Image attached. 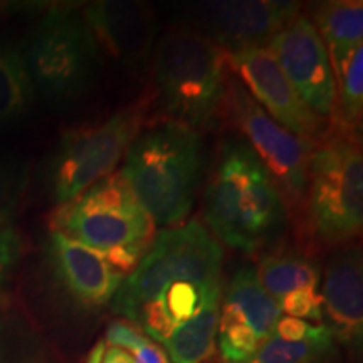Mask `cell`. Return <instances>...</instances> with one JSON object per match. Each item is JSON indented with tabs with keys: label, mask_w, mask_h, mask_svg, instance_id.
<instances>
[{
	"label": "cell",
	"mask_w": 363,
	"mask_h": 363,
	"mask_svg": "<svg viewBox=\"0 0 363 363\" xmlns=\"http://www.w3.org/2000/svg\"><path fill=\"white\" fill-rule=\"evenodd\" d=\"M224 249L201 220L157 230L140 264L111 301L162 347L177 330L220 308Z\"/></svg>",
	"instance_id": "cell-1"
},
{
	"label": "cell",
	"mask_w": 363,
	"mask_h": 363,
	"mask_svg": "<svg viewBox=\"0 0 363 363\" xmlns=\"http://www.w3.org/2000/svg\"><path fill=\"white\" fill-rule=\"evenodd\" d=\"M202 214L220 244L251 256L264 252L284 233L288 211L278 185L240 136L220 145Z\"/></svg>",
	"instance_id": "cell-2"
},
{
	"label": "cell",
	"mask_w": 363,
	"mask_h": 363,
	"mask_svg": "<svg viewBox=\"0 0 363 363\" xmlns=\"http://www.w3.org/2000/svg\"><path fill=\"white\" fill-rule=\"evenodd\" d=\"M120 172L153 224L162 229L185 224L202 174L201 135L169 120L143 126Z\"/></svg>",
	"instance_id": "cell-3"
},
{
	"label": "cell",
	"mask_w": 363,
	"mask_h": 363,
	"mask_svg": "<svg viewBox=\"0 0 363 363\" xmlns=\"http://www.w3.org/2000/svg\"><path fill=\"white\" fill-rule=\"evenodd\" d=\"M49 229L96 251L125 278L157 235V225L120 170L57 206L49 217Z\"/></svg>",
	"instance_id": "cell-4"
},
{
	"label": "cell",
	"mask_w": 363,
	"mask_h": 363,
	"mask_svg": "<svg viewBox=\"0 0 363 363\" xmlns=\"http://www.w3.org/2000/svg\"><path fill=\"white\" fill-rule=\"evenodd\" d=\"M152 71L163 120L199 131L220 115L229 66L225 52L199 30L179 27L163 34Z\"/></svg>",
	"instance_id": "cell-5"
},
{
	"label": "cell",
	"mask_w": 363,
	"mask_h": 363,
	"mask_svg": "<svg viewBox=\"0 0 363 363\" xmlns=\"http://www.w3.org/2000/svg\"><path fill=\"white\" fill-rule=\"evenodd\" d=\"M306 234L318 246L355 242L363 227V157L357 135L330 125L313 145L303 201Z\"/></svg>",
	"instance_id": "cell-6"
},
{
	"label": "cell",
	"mask_w": 363,
	"mask_h": 363,
	"mask_svg": "<svg viewBox=\"0 0 363 363\" xmlns=\"http://www.w3.org/2000/svg\"><path fill=\"white\" fill-rule=\"evenodd\" d=\"M38 99L59 108L78 99L93 79L98 51L78 7H48L21 44Z\"/></svg>",
	"instance_id": "cell-7"
},
{
	"label": "cell",
	"mask_w": 363,
	"mask_h": 363,
	"mask_svg": "<svg viewBox=\"0 0 363 363\" xmlns=\"http://www.w3.org/2000/svg\"><path fill=\"white\" fill-rule=\"evenodd\" d=\"M145 118L147 101H140L96 123L66 130L45 167V185L52 202L62 206L116 172L126 150L143 130Z\"/></svg>",
	"instance_id": "cell-8"
},
{
	"label": "cell",
	"mask_w": 363,
	"mask_h": 363,
	"mask_svg": "<svg viewBox=\"0 0 363 363\" xmlns=\"http://www.w3.org/2000/svg\"><path fill=\"white\" fill-rule=\"evenodd\" d=\"M222 115L239 131V136L256 153L274 184L286 211L296 212L305 201L308 162L313 145L303 142L274 121L244 89L229 69Z\"/></svg>",
	"instance_id": "cell-9"
},
{
	"label": "cell",
	"mask_w": 363,
	"mask_h": 363,
	"mask_svg": "<svg viewBox=\"0 0 363 363\" xmlns=\"http://www.w3.org/2000/svg\"><path fill=\"white\" fill-rule=\"evenodd\" d=\"M192 29L224 52L267 48L271 39L301 13L299 2L281 0H208L187 7Z\"/></svg>",
	"instance_id": "cell-10"
},
{
	"label": "cell",
	"mask_w": 363,
	"mask_h": 363,
	"mask_svg": "<svg viewBox=\"0 0 363 363\" xmlns=\"http://www.w3.org/2000/svg\"><path fill=\"white\" fill-rule=\"evenodd\" d=\"M301 101L331 123L337 110V83L328 51L310 16L299 13L267 44Z\"/></svg>",
	"instance_id": "cell-11"
},
{
	"label": "cell",
	"mask_w": 363,
	"mask_h": 363,
	"mask_svg": "<svg viewBox=\"0 0 363 363\" xmlns=\"http://www.w3.org/2000/svg\"><path fill=\"white\" fill-rule=\"evenodd\" d=\"M225 59L230 72L254 101L283 128L310 145H315L328 131V121L316 116L301 101L269 49L225 52Z\"/></svg>",
	"instance_id": "cell-12"
},
{
	"label": "cell",
	"mask_w": 363,
	"mask_h": 363,
	"mask_svg": "<svg viewBox=\"0 0 363 363\" xmlns=\"http://www.w3.org/2000/svg\"><path fill=\"white\" fill-rule=\"evenodd\" d=\"M84 24L104 56L126 72H140L152 61L158 22L147 4L131 0H98L79 9Z\"/></svg>",
	"instance_id": "cell-13"
},
{
	"label": "cell",
	"mask_w": 363,
	"mask_h": 363,
	"mask_svg": "<svg viewBox=\"0 0 363 363\" xmlns=\"http://www.w3.org/2000/svg\"><path fill=\"white\" fill-rule=\"evenodd\" d=\"M44 256L62 293L86 310L110 305L125 279L96 251L56 230H49Z\"/></svg>",
	"instance_id": "cell-14"
},
{
	"label": "cell",
	"mask_w": 363,
	"mask_h": 363,
	"mask_svg": "<svg viewBox=\"0 0 363 363\" xmlns=\"http://www.w3.org/2000/svg\"><path fill=\"white\" fill-rule=\"evenodd\" d=\"M323 316L331 333L345 342L360 343L363 333V261L355 242L338 247L321 272Z\"/></svg>",
	"instance_id": "cell-15"
},
{
	"label": "cell",
	"mask_w": 363,
	"mask_h": 363,
	"mask_svg": "<svg viewBox=\"0 0 363 363\" xmlns=\"http://www.w3.org/2000/svg\"><path fill=\"white\" fill-rule=\"evenodd\" d=\"M283 316L274 298L262 288L252 266L240 267L222 289L217 326L246 330L264 343Z\"/></svg>",
	"instance_id": "cell-16"
},
{
	"label": "cell",
	"mask_w": 363,
	"mask_h": 363,
	"mask_svg": "<svg viewBox=\"0 0 363 363\" xmlns=\"http://www.w3.org/2000/svg\"><path fill=\"white\" fill-rule=\"evenodd\" d=\"M310 19L328 51L333 74L363 45V4L357 0H330L311 7Z\"/></svg>",
	"instance_id": "cell-17"
},
{
	"label": "cell",
	"mask_w": 363,
	"mask_h": 363,
	"mask_svg": "<svg viewBox=\"0 0 363 363\" xmlns=\"http://www.w3.org/2000/svg\"><path fill=\"white\" fill-rule=\"evenodd\" d=\"M35 99L21 45L0 35V130L24 120Z\"/></svg>",
	"instance_id": "cell-18"
},
{
	"label": "cell",
	"mask_w": 363,
	"mask_h": 363,
	"mask_svg": "<svg viewBox=\"0 0 363 363\" xmlns=\"http://www.w3.org/2000/svg\"><path fill=\"white\" fill-rule=\"evenodd\" d=\"M254 271L262 288L276 301L299 289H318L321 279V271L315 261L286 249L259 254V261Z\"/></svg>",
	"instance_id": "cell-19"
},
{
	"label": "cell",
	"mask_w": 363,
	"mask_h": 363,
	"mask_svg": "<svg viewBox=\"0 0 363 363\" xmlns=\"http://www.w3.org/2000/svg\"><path fill=\"white\" fill-rule=\"evenodd\" d=\"M333 352L335 335L320 325L315 335L303 340H284L271 333L246 363H325Z\"/></svg>",
	"instance_id": "cell-20"
},
{
	"label": "cell",
	"mask_w": 363,
	"mask_h": 363,
	"mask_svg": "<svg viewBox=\"0 0 363 363\" xmlns=\"http://www.w3.org/2000/svg\"><path fill=\"white\" fill-rule=\"evenodd\" d=\"M0 363H49L44 345L13 311L6 291H0Z\"/></svg>",
	"instance_id": "cell-21"
},
{
	"label": "cell",
	"mask_w": 363,
	"mask_h": 363,
	"mask_svg": "<svg viewBox=\"0 0 363 363\" xmlns=\"http://www.w3.org/2000/svg\"><path fill=\"white\" fill-rule=\"evenodd\" d=\"M337 110L330 125L357 135L363 115V45L348 57L337 74Z\"/></svg>",
	"instance_id": "cell-22"
},
{
	"label": "cell",
	"mask_w": 363,
	"mask_h": 363,
	"mask_svg": "<svg viewBox=\"0 0 363 363\" xmlns=\"http://www.w3.org/2000/svg\"><path fill=\"white\" fill-rule=\"evenodd\" d=\"M30 182V163L7 148H0V220L16 222Z\"/></svg>",
	"instance_id": "cell-23"
},
{
	"label": "cell",
	"mask_w": 363,
	"mask_h": 363,
	"mask_svg": "<svg viewBox=\"0 0 363 363\" xmlns=\"http://www.w3.org/2000/svg\"><path fill=\"white\" fill-rule=\"evenodd\" d=\"M24 244L16 222L0 220V291H6L9 283L19 269Z\"/></svg>",
	"instance_id": "cell-24"
},
{
	"label": "cell",
	"mask_w": 363,
	"mask_h": 363,
	"mask_svg": "<svg viewBox=\"0 0 363 363\" xmlns=\"http://www.w3.org/2000/svg\"><path fill=\"white\" fill-rule=\"evenodd\" d=\"M278 305L284 316L305 321H318V323L323 321V301H321V294L316 288L289 293L288 296L279 299Z\"/></svg>",
	"instance_id": "cell-25"
},
{
	"label": "cell",
	"mask_w": 363,
	"mask_h": 363,
	"mask_svg": "<svg viewBox=\"0 0 363 363\" xmlns=\"http://www.w3.org/2000/svg\"><path fill=\"white\" fill-rule=\"evenodd\" d=\"M128 352L135 363H172L167 352L160 345L148 338L143 331L136 335V338L125 348Z\"/></svg>",
	"instance_id": "cell-26"
},
{
	"label": "cell",
	"mask_w": 363,
	"mask_h": 363,
	"mask_svg": "<svg viewBox=\"0 0 363 363\" xmlns=\"http://www.w3.org/2000/svg\"><path fill=\"white\" fill-rule=\"evenodd\" d=\"M49 4L45 2H0V17L12 13H43Z\"/></svg>",
	"instance_id": "cell-27"
},
{
	"label": "cell",
	"mask_w": 363,
	"mask_h": 363,
	"mask_svg": "<svg viewBox=\"0 0 363 363\" xmlns=\"http://www.w3.org/2000/svg\"><path fill=\"white\" fill-rule=\"evenodd\" d=\"M99 363H135L133 358L128 352L121 350V348L118 347H108L104 348V353H103V358Z\"/></svg>",
	"instance_id": "cell-28"
},
{
	"label": "cell",
	"mask_w": 363,
	"mask_h": 363,
	"mask_svg": "<svg viewBox=\"0 0 363 363\" xmlns=\"http://www.w3.org/2000/svg\"><path fill=\"white\" fill-rule=\"evenodd\" d=\"M104 348H106V343H104L103 340H101V342H98L96 345H94L93 350L89 352L88 360H86V363H99V362H101L103 353H104Z\"/></svg>",
	"instance_id": "cell-29"
}]
</instances>
